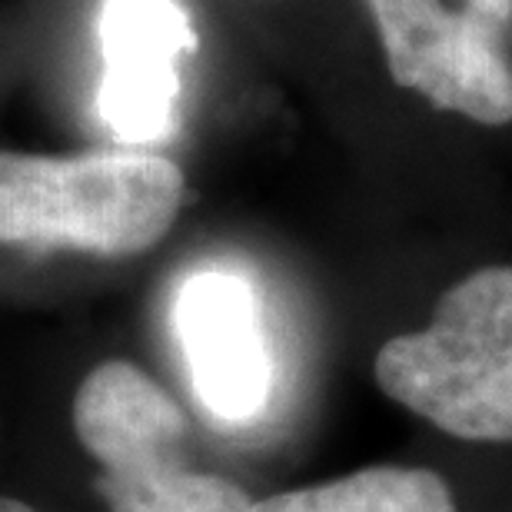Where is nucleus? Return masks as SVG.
I'll list each match as a JSON object with an SVG mask.
<instances>
[{"instance_id":"2","label":"nucleus","mask_w":512,"mask_h":512,"mask_svg":"<svg viewBox=\"0 0 512 512\" xmlns=\"http://www.w3.org/2000/svg\"><path fill=\"white\" fill-rule=\"evenodd\" d=\"M376 383L449 436L512 443V266L449 286L426 330L380 346Z\"/></svg>"},{"instance_id":"4","label":"nucleus","mask_w":512,"mask_h":512,"mask_svg":"<svg viewBox=\"0 0 512 512\" xmlns=\"http://www.w3.org/2000/svg\"><path fill=\"white\" fill-rule=\"evenodd\" d=\"M366 4L396 87L416 90L433 107L476 124H512V67L496 44L509 0H469L459 14L446 10L443 0Z\"/></svg>"},{"instance_id":"5","label":"nucleus","mask_w":512,"mask_h":512,"mask_svg":"<svg viewBox=\"0 0 512 512\" xmlns=\"http://www.w3.org/2000/svg\"><path fill=\"white\" fill-rule=\"evenodd\" d=\"M173 330L207 413L223 423H247L263 413L273 389V356L247 276L217 266L190 273L173 300Z\"/></svg>"},{"instance_id":"3","label":"nucleus","mask_w":512,"mask_h":512,"mask_svg":"<svg viewBox=\"0 0 512 512\" xmlns=\"http://www.w3.org/2000/svg\"><path fill=\"white\" fill-rule=\"evenodd\" d=\"M74 426L100 463L110 512H250L253 499L223 476L183 463L187 416L133 363H100L77 389Z\"/></svg>"},{"instance_id":"8","label":"nucleus","mask_w":512,"mask_h":512,"mask_svg":"<svg viewBox=\"0 0 512 512\" xmlns=\"http://www.w3.org/2000/svg\"><path fill=\"white\" fill-rule=\"evenodd\" d=\"M0 512H37V509H30L24 503H14V499H0Z\"/></svg>"},{"instance_id":"6","label":"nucleus","mask_w":512,"mask_h":512,"mask_svg":"<svg viewBox=\"0 0 512 512\" xmlns=\"http://www.w3.org/2000/svg\"><path fill=\"white\" fill-rule=\"evenodd\" d=\"M193 50L197 30L180 0H104V77L97 107L120 143L170 137L180 100V64Z\"/></svg>"},{"instance_id":"7","label":"nucleus","mask_w":512,"mask_h":512,"mask_svg":"<svg viewBox=\"0 0 512 512\" xmlns=\"http://www.w3.org/2000/svg\"><path fill=\"white\" fill-rule=\"evenodd\" d=\"M250 512H456V499L443 476L429 469L373 466L333 483L276 493Z\"/></svg>"},{"instance_id":"1","label":"nucleus","mask_w":512,"mask_h":512,"mask_svg":"<svg viewBox=\"0 0 512 512\" xmlns=\"http://www.w3.org/2000/svg\"><path fill=\"white\" fill-rule=\"evenodd\" d=\"M187 180L147 150L0 153V243L133 256L167 237Z\"/></svg>"}]
</instances>
